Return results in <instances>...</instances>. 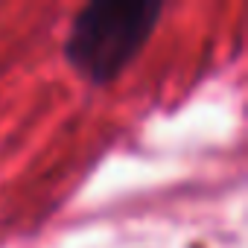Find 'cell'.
<instances>
[{
    "label": "cell",
    "mask_w": 248,
    "mask_h": 248,
    "mask_svg": "<svg viewBox=\"0 0 248 248\" xmlns=\"http://www.w3.org/2000/svg\"><path fill=\"white\" fill-rule=\"evenodd\" d=\"M161 15L155 0H93L70 21L64 59L91 85H108L138 59Z\"/></svg>",
    "instance_id": "obj_1"
}]
</instances>
